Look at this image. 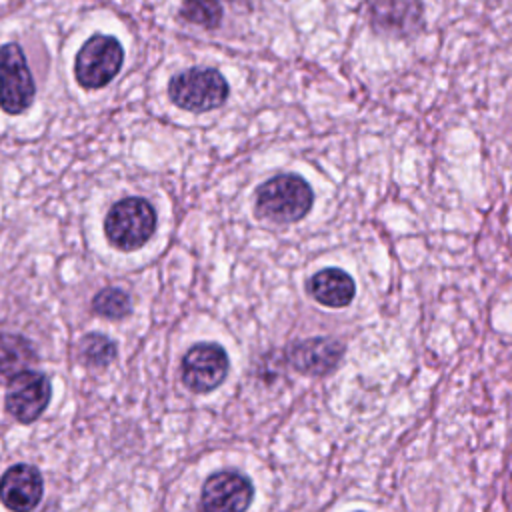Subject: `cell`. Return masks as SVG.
<instances>
[{"label":"cell","instance_id":"8992f818","mask_svg":"<svg viewBox=\"0 0 512 512\" xmlns=\"http://www.w3.org/2000/svg\"><path fill=\"white\" fill-rule=\"evenodd\" d=\"M228 374V354L220 344L200 342L182 360V382L192 392H210Z\"/></svg>","mask_w":512,"mask_h":512},{"label":"cell","instance_id":"52a82bcc","mask_svg":"<svg viewBox=\"0 0 512 512\" xmlns=\"http://www.w3.org/2000/svg\"><path fill=\"white\" fill-rule=\"evenodd\" d=\"M6 410L22 424L34 422L50 402V380L42 372L24 370L8 382Z\"/></svg>","mask_w":512,"mask_h":512},{"label":"cell","instance_id":"5b68a950","mask_svg":"<svg viewBox=\"0 0 512 512\" xmlns=\"http://www.w3.org/2000/svg\"><path fill=\"white\" fill-rule=\"evenodd\" d=\"M36 94L22 48L14 42L0 48V106L8 114L24 112Z\"/></svg>","mask_w":512,"mask_h":512},{"label":"cell","instance_id":"9a60e30c","mask_svg":"<svg viewBox=\"0 0 512 512\" xmlns=\"http://www.w3.org/2000/svg\"><path fill=\"white\" fill-rule=\"evenodd\" d=\"M92 310L104 318H124L130 312V298L124 290L120 288H102L94 298H92Z\"/></svg>","mask_w":512,"mask_h":512},{"label":"cell","instance_id":"9c48e42d","mask_svg":"<svg viewBox=\"0 0 512 512\" xmlns=\"http://www.w3.org/2000/svg\"><path fill=\"white\" fill-rule=\"evenodd\" d=\"M44 492L42 474L30 464L10 466L0 478V500L12 512H30Z\"/></svg>","mask_w":512,"mask_h":512},{"label":"cell","instance_id":"30bf717a","mask_svg":"<svg viewBox=\"0 0 512 512\" xmlns=\"http://www.w3.org/2000/svg\"><path fill=\"white\" fill-rule=\"evenodd\" d=\"M342 354V342L332 338H312L294 342L288 350V362L302 374L322 376L340 364Z\"/></svg>","mask_w":512,"mask_h":512},{"label":"cell","instance_id":"8fae6325","mask_svg":"<svg viewBox=\"0 0 512 512\" xmlns=\"http://www.w3.org/2000/svg\"><path fill=\"white\" fill-rule=\"evenodd\" d=\"M310 296L330 308H344L352 302L356 286L350 274L340 268H324L316 272L308 282Z\"/></svg>","mask_w":512,"mask_h":512},{"label":"cell","instance_id":"2e32d148","mask_svg":"<svg viewBox=\"0 0 512 512\" xmlns=\"http://www.w3.org/2000/svg\"><path fill=\"white\" fill-rule=\"evenodd\" d=\"M180 14L202 28H216L222 20V6L218 0H184Z\"/></svg>","mask_w":512,"mask_h":512},{"label":"cell","instance_id":"7c38bea8","mask_svg":"<svg viewBox=\"0 0 512 512\" xmlns=\"http://www.w3.org/2000/svg\"><path fill=\"white\" fill-rule=\"evenodd\" d=\"M372 26L378 30H412L420 24V8L410 0H376L372 4Z\"/></svg>","mask_w":512,"mask_h":512},{"label":"cell","instance_id":"ba28073f","mask_svg":"<svg viewBox=\"0 0 512 512\" xmlns=\"http://www.w3.org/2000/svg\"><path fill=\"white\" fill-rule=\"evenodd\" d=\"M254 496L252 482L234 470L212 474L202 488V512H246Z\"/></svg>","mask_w":512,"mask_h":512},{"label":"cell","instance_id":"7a4b0ae2","mask_svg":"<svg viewBox=\"0 0 512 512\" xmlns=\"http://www.w3.org/2000/svg\"><path fill=\"white\" fill-rule=\"evenodd\" d=\"M156 228V212L144 198L118 200L106 214L104 232L120 250H136L150 240Z\"/></svg>","mask_w":512,"mask_h":512},{"label":"cell","instance_id":"5bb4252c","mask_svg":"<svg viewBox=\"0 0 512 512\" xmlns=\"http://www.w3.org/2000/svg\"><path fill=\"white\" fill-rule=\"evenodd\" d=\"M78 350H80L82 362L88 366H96V368L110 364L116 356L114 342L110 338H106L104 334H86L80 340Z\"/></svg>","mask_w":512,"mask_h":512},{"label":"cell","instance_id":"3957f363","mask_svg":"<svg viewBox=\"0 0 512 512\" xmlns=\"http://www.w3.org/2000/svg\"><path fill=\"white\" fill-rule=\"evenodd\" d=\"M168 94L172 102L184 110L206 112L226 100L228 84L214 68H190L170 80Z\"/></svg>","mask_w":512,"mask_h":512},{"label":"cell","instance_id":"6da1fadb","mask_svg":"<svg viewBox=\"0 0 512 512\" xmlns=\"http://www.w3.org/2000/svg\"><path fill=\"white\" fill-rule=\"evenodd\" d=\"M312 188L302 176L280 174L256 192V212L274 222H296L312 208Z\"/></svg>","mask_w":512,"mask_h":512},{"label":"cell","instance_id":"4fadbf2b","mask_svg":"<svg viewBox=\"0 0 512 512\" xmlns=\"http://www.w3.org/2000/svg\"><path fill=\"white\" fill-rule=\"evenodd\" d=\"M34 360L36 352L24 336L0 332V382H10L20 372L30 370Z\"/></svg>","mask_w":512,"mask_h":512},{"label":"cell","instance_id":"277c9868","mask_svg":"<svg viewBox=\"0 0 512 512\" xmlns=\"http://www.w3.org/2000/svg\"><path fill=\"white\" fill-rule=\"evenodd\" d=\"M122 46L114 36L94 34L90 36L80 52L76 54L74 74L80 86L84 88H102L106 86L122 66Z\"/></svg>","mask_w":512,"mask_h":512}]
</instances>
